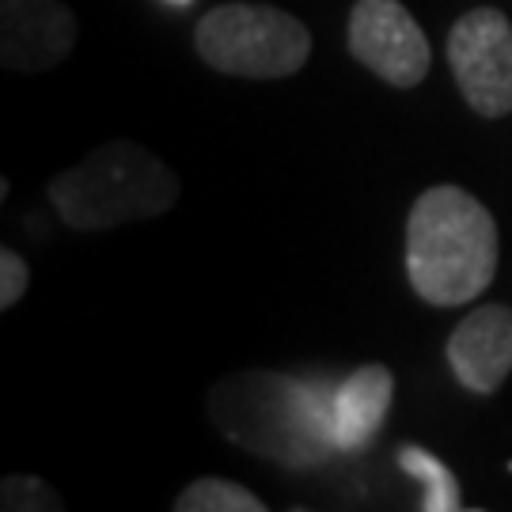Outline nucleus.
Wrapping results in <instances>:
<instances>
[{
  "label": "nucleus",
  "mask_w": 512,
  "mask_h": 512,
  "mask_svg": "<svg viewBox=\"0 0 512 512\" xmlns=\"http://www.w3.org/2000/svg\"><path fill=\"white\" fill-rule=\"evenodd\" d=\"M448 365L475 395H494L512 372V308L482 304L448 338Z\"/></svg>",
  "instance_id": "nucleus-8"
},
{
  "label": "nucleus",
  "mask_w": 512,
  "mask_h": 512,
  "mask_svg": "<svg viewBox=\"0 0 512 512\" xmlns=\"http://www.w3.org/2000/svg\"><path fill=\"white\" fill-rule=\"evenodd\" d=\"M399 467H403L410 478L421 482V512H456L463 509V494H459L456 475L440 463L433 452H425L418 444H403L399 448Z\"/></svg>",
  "instance_id": "nucleus-10"
},
{
  "label": "nucleus",
  "mask_w": 512,
  "mask_h": 512,
  "mask_svg": "<svg viewBox=\"0 0 512 512\" xmlns=\"http://www.w3.org/2000/svg\"><path fill=\"white\" fill-rule=\"evenodd\" d=\"M349 50L395 88H418L429 73V38L399 0H357L349 12Z\"/></svg>",
  "instance_id": "nucleus-6"
},
{
  "label": "nucleus",
  "mask_w": 512,
  "mask_h": 512,
  "mask_svg": "<svg viewBox=\"0 0 512 512\" xmlns=\"http://www.w3.org/2000/svg\"><path fill=\"white\" fill-rule=\"evenodd\" d=\"M175 4H190V0H175Z\"/></svg>",
  "instance_id": "nucleus-14"
},
{
  "label": "nucleus",
  "mask_w": 512,
  "mask_h": 512,
  "mask_svg": "<svg viewBox=\"0 0 512 512\" xmlns=\"http://www.w3.org/2000/svg\"><path fill=\"white\" fill-rule=\"evenodd\" d=\"M497 274V224L475 194L429 186L406 220V277L425 304L459 308Z\"/></svg>",
  "instance_id": "nucleus-2"
},
{
  "label": "nucleus",
  "mask_w": 512,
  "mask_h": 512,
  "mask_svg": "<svg viewBox=\"0 0 512 512\" xmlns=\"http://www.w3.org/2000/svg\"><path fill=\"white\" fill-rule=\"evenodd\" d=\"M209 418L232 444L289 471L323 467L338 452L323 391L281 372H236L220 380L209 391Z\"/></svg>",
  "instance_id": "nucleus-1"
},
{
  "label": "nucleus",
  "mask_w": 512,
  "mask_h": 512,
  "mask_svg": "<svg viewBox=\"0 0 512 512\" xmlns=\"http://www.w3.org/2000/svg\"><path fill=\"white\" fill-rule=\"evenodd\" d=\"M194 46L217 73L247 80H281L304 69L308 27L274 4H220L198 19Z\"/></svg>",
  "instance_id": "nucleus-4"
},
{
  "label": "nucleus",
  "mask_w": 512,
  "mask_h": 512,
  "mask_svg": "<svg viewBox=\"0 0 512 512\" xmlns=\"http://www.w3.org/2000/svg\"><path fill=\"white\" fill-rule=\"evenodd\" d=\"M27 285H31V274H27V262L16 255V251H0V308H16L23 293H27Z\"/></svg>",
  "instance_id": "nucleus-13"
},
{
  "label": "nucleus",
  "mask_w": 512,
  "mask_h": 512,
  "mask_svg": "<svg viewBox=\"0 0 512 512\" xmlns=\"http://www.w3.org/2000/svg\"><path fill=\"white\" fill-rule=\"evenodd\" d=\"M395 399V376L387 365L353 368L330 395V433L338 452H361L384 429Z\"/></svg>",
  "instance_id": "nucleus-9"
},
{
  "label": "nucleus",
  "mask_w": 512,
  "mask_h": 512,
  "mask_svg": "<svg viewBox=\"0 0 512 512\" xmlns=\"http://www.w3.org/2000/svg\"><path fill=\"white\" fill-rule=\"evenodd\" d=\"M0 505L8 512H57L61 501L57 494L42 482V478L31 475H8L4 486H0Z\"/></svg>",
  "instance_id": "nucleus-12"
},
{
  "label": "nucleus",
  "mask_w": 512,
  "mask_h": 512,
  "mask_svg": "<svg viewBox=\"0 0 512 512\" xmlns=\"http://www.w3.org/2000/svg\"><path fill=\"white\" fill-rule=\"evenodd\" d=\"M50 202L76 232H107L167 213L179 202V175L145 145L110 141L57 175Z\"/></svg>",
  "instance_id": "nucleus-3"
},
{
  "label": "nucleus",
  "mask_w": 512,
  "mask_h": 512,
  "mask_svg": "<svg viewBox=\"0 0 512 512\" xmlns=\"http://www.w3.org/2000/svg\"><path fill=\"white\" fill-rule=\"evenodd\" d=\"M175 512H266V501L228 478H198L175 497Z\"/></svg>",
  "instance_id": "nucleus-11"
},
{
  "label": "nucleus",
  "mask_w": 512,
  "mask_h": 512,
  "mask_svg": "<svg viewBox=\"0 0 512 512\" xmlns=\"http://www.w3.org/2000/svg\"><path fill=\"white\" fill-rule=\"evenodd\" d=\"M459 92L482 118L512 114V23L497 8H471L448 35Z\"/></svg>",
  "instance_id": "nucleus-5"
},
{
  "label": "nucleus",
  "mask_w": 512,
  "mask_h": 512,
  "mask_svg": "<svg viewBox=\"0 0 512 512\" xmlns=\"http://www.w3.org/2000/svg\"><path fill=\"white\" fill-rule=\"evenodd\" d=\"M76 46V16L61 0H0V65L46 73Z\"/></svg>",
  "instance_id": "nucleus-7"
}]
</instances>
